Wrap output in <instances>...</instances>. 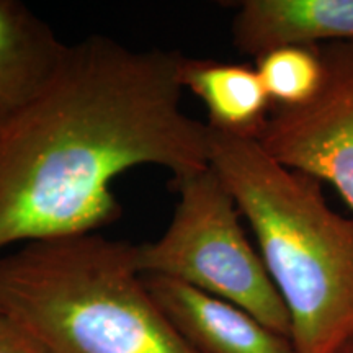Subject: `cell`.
Wrapping results in <instances>:
<instances>
[{
	"mask_svg": "<svg viewBox=\"0 0 353 353\" xmlns=\"http://www.w3.org/2000/svg\"><path fill=\"white\" fill-rule=\"evenodd\" d=\"M231 33L236 50L252 57L291 44L353 43V0H244Z\"/></svg>",
	"mask_w": 353,
	"mask_h": 353,
	"instance_id": "obj_7",
	"label": "cell"
},
{
	"mask_svg": "<svg viewBox=\"0 0 353 353\" xmlns=\"http://www.w3.org/2000/svg\"><path fill=\"white\" fill-rule=\"evenodd\" d=\"M0 353H44V350L20 325L0 316Z\"/></svg>",
	"mask_w": 353,
	"mask_h": 353,
	"instance_id": "obj_11",
	"label": "cell"
},
{
	"mask_svg": "<svg viewBox=\"0 0 353 353\" xmlns=\"http://www.w3.org/2000/svg\"><path fill=\"white\" fill-rule=\"evenodd\" d=\"M170 187L179 201L164 236L136 245L141 275L195 286L291 339L288 307L260 254L247 241L241 211L218 174L208 165L172 176Z\"/></svg>",
	"mask_w": 353,
	"mask_h": 353,
	"instance_id": "obj_4",
	"label": "cell"
},
{
	"mask_svg": "<svg viewBox=\"0 0 353 353\" xmlns=\"http://www.w3.org/2000/svg\"><path fill=\"white\" fill-rule=\"evenodd\" d=\"M143 276L154 301L196 353H296L290 337L236 304L183 281Z\"/></svg>",
	"mask_w": 353,
	"mask_h": 353,
	"instance_id": "obj_6",
	"label": "cell"
},
{
	"mask_svg": "<svg viewBox=\"0 0 353 353\" xmlns=\"http://www.w3.org/2000/svg\"><path fill=\"white\" fill-rule=\"evenodd\" d=\"M179 51L94 34L0 128V249L95 234L121 214L112 183L138 165H210V128L182 108Z\"/></svg>",
	"mask_w": 353,
	"mask_h": 353,
	"instance_id": "obj_1",
	"label": "cell"
},
{
	"mask_svg": "<svg viewBox=\"0 0 353 353\" xmlns=\"http://www.w3.org/2000/svg\"><path fill=\"white\" fill-rule=\"evenodd\" d=\"M0 316L44 353H196L149 293L136 245L97 232L0 257Z\"/></svg>",
	"mask_w": 353,
	"mask_h": 353,
	"instance_id": "obj_3",
	"label": "cell"
},
{
	"mask_svg": "<svg viewBox=\"0 0 353 353\" xmlns=\"http://www.w3.org/2000/svg\"><path fill=\"white\" fill-rule=\"evenodd\" d=\"M179 79L203 101L213 130L257 139L272 112L257 70L247 64L182 57Z\"/></svg>",
	"mask_w": 353,
	"mask_h": 353,
	"instance_id": "obj_9",
	"label": "cell"
},
{
	"mask_svg": "<svg viewBox=\"0 0 353 353\" xmlns=\"http://www.w3.org/2000/svg\"><path fill=\"white\" fill-rule=\"evenodd\" d=\"M68 51L25 3L0 0V128L43 94Z\"/></svg>",
	"mask_w": 353,
	"mask_h": 353,
	"instance_id": "obj_8",
	"label": "cell"
},
{
	"mask_svg": "<svg viewBox=\"0 0 353 353\" xmlns=\"http://www.w3.org/2000/svg\"><path fill=\"white\" fill-rule=\"evenodd\" d=\"M255 70L272 108H291L314 99L324 79L319 46H281L255 57Z\"/></svg>",
	"mask_w": 353,
	"mask_h": 353,
	"instance_id": "obj_10",
	"label": "cell"
},
{
	"mask_svg": "<svg viewBox=\"0 0 353 353\" xmlns=\"http://www.w3.org/2000/svg\"><path fill=\"white\" fill-rule=\"evenodd\" d=\"M334 353H353V337L348 339V341L343 343V345L339 347Z\"/></svg>",
	"mask_w": 353,
	"mask_h": 353,
	"instance_id": "obj_12",
	"label": "cell"
},
{
	"mask_svg": "<svg viewBox=\"0 0 353 353\" xmlns=\"http://www.w3.org/2000/svg\"><path fill=\"white\" fill-rule=\"evenodd\" d=\"M319 51V92L299 107H273L257 141L288 169L329 182L353 210V43Z\"/></svg>",
	"mask_w": 353,
	"mask_h": 353,
	"instance_id": "obj_5",
	"label": "cell"
},
{
	"mask_svg": "<svg viewBox=\"0 0 353 353\" xmlns=\"http://www.w3.org/2000/svg\"><path fill=\"white\" fill-rule=\"evenodd\" d=\"M210 128V167L257 237L288 307L296 353H334L353 337V218L322 182L275 161L257 139Z\"/></svg>",
	"mask_w": 353,
	"mask_h": 353,
	"instance_id": "obj_2",
	"label": "cell"
}]
</instances>
